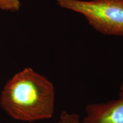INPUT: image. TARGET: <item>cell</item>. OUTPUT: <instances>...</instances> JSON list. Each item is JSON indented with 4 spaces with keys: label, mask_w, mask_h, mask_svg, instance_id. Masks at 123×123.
Returning a JSON list of instances; mask_svg holds the SVG:
<instances>
[{
    "label": "cell",
    "mask_w": 123,
    "mask_h": 123,
    "mask_svg": "<svg viewBox=\"0 0 123 123\" xmlns=\"http://www.w3.org/2000/svg\"><path fill=\"white\" fill-rule=\"evenodd\" d=\"M55 103L54 84L30 67L10 78L0 95V105L4 111L13 119L24 122L51 118Z\"/></svg>",
    "instance_id": "cell-1"
},
{
    "label": "cell",
    "mask_w": 123,
    "mask_h": 123,
    "mask_svg": "<svg viewBox=\"0 0 123 123\" xmlns=\"http://www.w3.org/2000/svg\"><path fill=\"white\" fill-rule=\"evenodd\" d=\"M62 8L81 14L95 30L123 37V0H56Z\"/></svg>",
    "instance_id": "cell-2"
},
{
    "label": "cell",
    "mask_w": 123,
    "mask_h": 123,
    "mask_svg": "<svg viewBox=\"0 0 123 123\" xmlns=\"http://www.w3.org/2000/svg\"><path fill=\"white\" fill-rule=\"evenodd\" d=\"M82 123H123V97L105 103L88 104Z\"/></svg>",
    "instance_id": "cell-3"
},
{
    "label": "cell",
    "mask_w": 123,
    "mask_h": 123,
    "mask_svg": "<svg viewBox=\"0 0 123 123\" xmlns=\"http://www.w3.org/2000/svg\"><path fill=\"white\" fill-rule=\"evenodd\" d=\"M57 123H82L78 114L68 111L62 112Z\"/></svg>",
    "instance_id": "cell-4"
},
{
    "label": "cell",
    "mask_w": 123,
    "mask_h": 123,
    "mask_svg": "<svg viewBox=\"0 0 123 123\" xmlns=\"http://www.w3.org/2000/svg\"><path fill=\"white\" fill-rule=\"evenodd\" d=\"M21 6L19 0H0V9L6 11H18Z\"/></svg>",
    "instance_id": "cell-5"
},
{
    "label": "cell",
    "mask_w": 123,
    "mask_h": 123,
    "mask_svg": "<svg viewBox=\"0 0 123 123\" xmlns=\"http://www.w3.org/2000/svg\"><path fill=\"white\" fill-rule=\"evenodd\" d=\"M120 96L123 97V83L121 84L120 87Z\"/></svg>",
    "instance_id": "cell-6"
}]
</instances>
